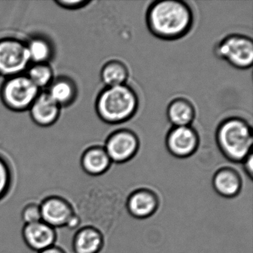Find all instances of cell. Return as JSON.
<instances>
[{
  "mask_svg": "<svg viewBox=\"0 0 253 253\" xmlns=\"http://www.w3.org/2000/svg\"><path fill=\"white\" fill-rule=\"evenodd\" d=\"M242 163L244 164V169L245 170V172L252 179L253 173V152L250 153Z\"/></svg>",
  "mask_w": 253,
  "mask_h": 253,
  "instance_id": "cb8c5ba5",
  "label": "cell"
},
{
  "mask_svg": "<svg viewBox=\"0 0 253 253\" xmlns=\"http://www.w3.org/2000/svg\"><path fill=\"white\" fill-rule=\"evenodd\" d=\"M31 63H49L54 54L51 42L42 37H35L26 42Z\"/></svg>",
  "mask_w": 253,
  "mask_h": 253,
  "instance_id": "d6986e66",
  "label": "cell"
},
{
  "mask_svg": "<svg viewBox=\"0 0 253 253\" xmlns=\"http://www.w3.org/2000/svg\"><path fill=\"white\" fill-rule=\"evenodd\" d=\"M56 4L60 8L66 10H78L85 8L91 3V1L87 0H57Z\"/></svg>",
  "mask_w": 253,
  "mask_h": 253,
  "instance_id": "603a6c76",
  "label": "cell"
},
{
  "mask_svg": "<svg viewBox=\"0 0 253 253\" xmlns=\"http://www.w3.org/2000/svg\"><path fill=\"white\" fill-rule=\"evenodd\" d=\"M103 245L101 232L92 226L80 228L72 240L74 253H98Z\"/></svg>",
  "mask_w": 253,
  "mask_h": 253,
  "instance_id": "4fadbf2b",
  "label": "cell"
},
{
  "mask_svg": "<svg viewBox=\"0 0 253 253\" xmlns=\"http://www.w3.org/2000/svg\"><path fill=\"white\" fill-rule=\"evenodd\" d=\"M42 221L55 229L66 228L69 220L76 213L69 200L57 193L49 194L40 203Z\"/></svg>",
  "mask_w": 253,
  "mask_h": 253,
  "instance_id": "ba28073f",
  "label": "cell"
},
{
  "mask_svg": "<svg viewBox=\"0 0 253 253\" xmlns=\"http://www.w3.org/2000/svg\"><path fill=\"white\" fill-rule=\"evenodd\" d=\"M214 55L238 69H248L253 63V41L250 37L232 34L214 47Z\"/></svg>",
  "mask_w": 253,
  "mask_h": 253,
  "instance_id": "5b68a950",
  "label": "cell"
},
{
  "mask_svg": "<svg viewBox=\"0 0 253 253\" xmlns=\"http://www.w3.org/2000/svg\"><path fill=\"white\" fill-rule=\"evenodd\" d=\"M32 82L42 91L54 81V71L49 63H35L29 66L26 74Z\"/></svg>",
  "mask_w": 253,
  "mask_h": 253,
  "instance_id": "ffe728a7",
  "label": "cell"
},
{
  "mask_svg": "<svg viewBox=\"0 0 253 253\" xmlns=\"http://www.w3.org/2000/svg\"><path fill=\"white\" fill-rule=\"evenodd\" d=\"M215 140L219 150L231 162L242 163L253 152V128L244 118L230 117L222 121Z\"/></svg>",
  "mask_w": 253,
  "mask_h": 253,
  "instance_id": "3957f363",
  "label": "cell"
},
{
  "mask_svg": "<svg viewBox=\"0 0 253 253\" xmlns=\"http://www.w3.org/2000/svg\"><path fill=\"white\" fill-rule=\"evenodd\" d=\"M167 115L172 126H189L195 121L196 111L190 100L177 97L169 103Z\"/></svg>",
  "mask_w": 253,
  "mask_h": 253,
  "instance_id": "9a60e30c",
  "label": "cell"
},
{
  "mask_svg": "<svg viewBox=\"0 0 253 253\" xmlns=\"http://www.w3.org/2000/svg\"><path fill=\"white\" fill-rule=\"evenodd\" d=\"M48 88L47 92L50 97L61 108L72 105L78 96L76 84L71 78L66 77L54 79Z\"/></svg>",
  "mask_w": 253,
  "mask_h": 253,
  "instance_id": "e0dca14e",
  "label": "cell"
},
{
  "mask_svg": "<svg viewBox=\"0 0 253 253\" xmlns=\"http://www.w3.org/2000/svg\"><path fill=\"white\" fill-rule=\"evenodd\" d=\"M129 71L124 62L112 60L105 63L100 71V78L106 87L118 86L126 84Z\"/></svg>",
  "mask_w": 253,
  "mask_h": 253,
  "instance_id": "ac0fdd59",
  "label": "cell"
},
{
  "mask_svg": "<svg viewBox=\"0 0 253 253\" xmlns=\"http://www.w3.org/2000/svg\"><path fill=\"white\" fill-rule=\"evenodd\" d=\"M200 137L192 126H172L166 137V146L169 152L177 158L192 156L198 150Z\"/></svg>",
  "mask_w": 253,
  "mask_h": 253,
  "instance_id": "9c48e42d",
  "label": "cell"
},
{
  "mask_svg": "<svg viewBox=\"0 0 253 253\" xmlns=\"http://www.w3.org/2000/svg\"><path fill=\"white\" fill-rule=\"evenodd\" d=\"M22 236L29 249L39 253L56 245L57 230L41 220L37 223L23 225Z\"/></svg>",
  "mask_w": 253,
  "mask_h": 253,
  "instance_id": "30bf717a",
  "label": "cell"
},
{
  "mask_svg": "<svg viewBox=\"0 0 253 253\" xmlns=\"http://www.w3.org/2000/svg\"><path fill=\"white\" fill-rule=\"evenodd\" d=\"M41 200H38L34 197L29 202L25 204L22 209L21 219L24 224H31L42 220L40 203Z\"/></svg>",
  "mask_w": 253,
  "mask_h": 253,
  "instance_id": "44dd1931",
  "label": "cell"
},
{
  "mask_svg": "<svg viewBox=\"0 0 253 253\" xmlns=\"http://www.w3.org/2000/svg\"><path fill=\"white\" fill-rule=\"evenodd\" d=\"M128 211L137 218H146L156 211L158 200L156 195L147 189H140L128 197Z\"/></svg>",
  "mask_w": 253,
  "mask_h": 253,
  "instance_id": "5bb4252c",
  "label": "cell"
},
{
  "mask_svg": "<svg viewBox=\"0 0 253 253\" xmlns=\"http://www.w3.org/2000/svg\"><path fill=\"white\" fill-rule=\"evenodd\" d=\"M80 163L84 172L88 175L99 176L109 169L112 162L103 146H93L84 151Z\"/></svg>",
  "mask_w": 253,
  "mask_h": 253,
  "instance_id": "7c38bea8",
  "label": "cell"
},
{
  "mask_svg": "<svg viewBox=\"0 0 253 253\" xmlns=\"http://www.w3.org/2000/svg\"><path fill=\"white\" fill-rule=\"evenodd\" d=\"M61 109L47 91H41L29 111L36 125L49 127L58 121Z\"/></svg>",
  "mask_w": 253,
  "mask_h": 253,
  "instance_id": "8fae6325",
  "label": "cell"
},
{
  "mask_svg": "<svg viewBox=\"0 0 253 253\" xmlns=\"http://www.w3.org/2000/svg\"><path fill=\"white\" fill-rule=\"evenodd\" d=\"M13 170L9 162L0 155V200L5 198L11 189Z\"/></svg>",
  "mask_w": 253,
  "mask_h": 253,
  "instance_id": "7402d4cb",
  "label": "cell"
},
{
  "mask_svg": "<svg viewBox=\"0 0 253 253\" xmlns=\"http://www.w3.org/2000/svg\"><path fill=\"white\" fill-rule=\"evenodd\" d=\"M149 32L163 41H177L189 33L194 23L191 7L181 0H158L146 14Z\"/></svg>",
  "mask_w": 253,
  "mask_h": 253,
  "instance_id": "6da1fadb",
  "label": "cell"
},
{
  "mask_svg": "<svg viewBox=\"0 0 253 253\" xmlns=\"http://www.w3.org/2000/svg\"><path fill=\"white\" fill-rule=\"evenodd\" d=\"M31 64L26 42L14 38L0 39V76L23 75Z\"/></svg>",
  "mask_w": 253,
  "mask_h": 253,
  "instance_id": "8992f818",
  "label": "cell"
},
{
  "mask_svg": "<svg viewBox=\"0 0 253 253\" xmlns=\"http://www.w3.org/2000/svg\"><path fill=\"white\" fill-rule=\"evenodd\" d=\"M38 253H67L64 249L62 248L60 246L56 245L52 246V247H49V248L45 249V250H42V251L39 252Z\"/></svg>",
  "mask_w": 253,
  "mask_h": 253,
  "instance_id": "d4e9b609",
  "label": "cell"
},
{
  "mask_svg": "<svg viewBox=\"0 0 253 253\" xmlns=\"http://www.w3.org/2000/svg\"><path fill=\"white\" fill-rule=\"evenodd\" d=\"M212 184L219 195L232 198L239 193L242 182L238 171L229 167H223L216 171L213 177Z\"/></svg>",
  "mask_w": 253,
  "mask_h": 253,
  "instance_id": "2e32d148",
  "label": "cell"
},
{
  "mask_svg": "<svg viewBox=\"0 0 253 253\" xmlns=\"http://www.w3.org/2000/svg\"><path fill=\"white\" fill-rule=\"evenodd\" d=\"M41 91L23 74L5 80L0 88V98L9 110L25 112L29 110Z\"/></svg>",
  "mask_w": 253,
  "mask_h": 253,
  "instance_id": "277c9868",
  "label": "cell"
},
{
  "mask_svg": "<svg viewBox=\"0 0 253 253\" xmlns=\"http://www.w3.org/2000/svg\"><path fill=\"white\" fill-rule=\"evenodd\" d=\"M103 147L112 162L124 164L131 161L137 155L140 140L131 130L121 128L109 134Z\"/></svg>",
  "mask_w": 253,
  "mask_h": 253,
  "instance_id": "52a82bcc",
  "label": "cell"
},
{
  "mask_svg": "<svg viewBox=\"0 0 253 253\" xmlns=\"http://www.w3.org/2000/svg\"><path fill=\"white\" fill-rule=\"evenodd\" d=\"M138 107V96L127 84L106 87L99 93L95 103L99 118L110 125L129 121L136 115Z\"/></svg>",
  "mask_w": 253,
  "mask_h": 253,
  "instance_id": "7a4b0ae2",
  "label": "cell"
}]
</instances>
